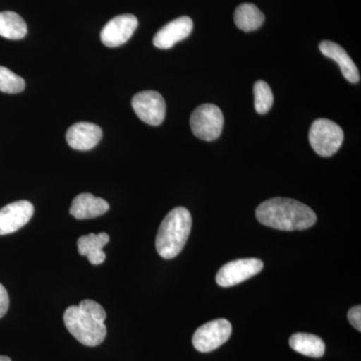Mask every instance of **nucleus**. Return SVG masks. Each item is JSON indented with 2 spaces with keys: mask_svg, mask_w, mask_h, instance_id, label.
<instances>
[{
  "mask_svg": "<svg viewBox=\"0 0 361 361\" xmlns=\"http://www.w3.org/2000/svg\"><path fill=\"white\" fill-rule=\"evenodd\" d=\"M264 20V14L254 4H243L235 11V25L243 32H250L258 30Z\"/></svg>",
  "mask_w": 361,
  "mask_h": 361,
  "instance_id": "obj_17",
  "label": "nucleus"
},
{
  "mask_svg": "<svg viewBox=\"0 0 361 361\" xmlns=\"http://www.w3.org/2000/svg\"><path fill=\"white\" fill-rule=\"evenodd\" d=\"M25 89V82L20 75L8 68L0 66V92L6 94H20Z\"/></svg>",
  "mask_w": 361,
  "mask_h": 361,
  "instance_id": "obj_20",
  "label": "nucleus"
},
{
  "mask_svg": "<svg viewBox=\"0 0 361 361\" xmlns=\"http://www.w3.org/2000/svg\"><path fill=\"white\" fill-rule=\"evenodd\" d=\"M261 224L283 231H301L312 227L317 217L312 209L293 199L273 198L256 209Z\"/></svg>",
  "mask_w": 361,
  "mask_h": 361,
  "instance_id": "obj_1",
  "label": "nucleus"
},
{
  "mask_svg": "<svg viewBox=\"0 0 361 361\" xmlns=\"http://www.w3.org/2000/svg\"><path fill=\"white\" fill-rule=\"evenodd\" d=\"M63 322L71 336L85 346L99 345L106 338L104 322L78 305H71L66 310Z\"/></svg>",
  "mask_w": 361,
  "mask_h": 361,
  "instance_id": "obj_3",
  "label": "nucleus"
},
{
  "mask_svg": "<svg viewBox=\"0 0 361 361\" xmlns=\"http://www.w3.org/2000/svg\"><path fill=\"white\" fill-rule=\"evenodd\" d=\"M348 322L350 324L357 329L358 331L361 330V307L360 305L353 306L351 310H349L348 313Z\"/></svg>",
  "mask_w": 361,
  "mask_h": 361,
  "instance_id": "obj_21",
  "label": "nucleus"
},
{
  "mask_svg": "<svg viewBox=\"0 0 361 361\" xmlns=\"http://www.w3.org/2000/svg\"><path fill=\"white\" fill-rule=\"evenodd\" d=\"M108 202L89 193L80 194L73 199L70 213L78 220L92 219L108 212Z\"/></svg>",
  "mask_w": 361,
  "mask_h": 361,
  "instance_id": "obj_14",
  "label": "nucleus"
},
{
  "mask_svg": "<svg viewBox=\"0 0 361 361\" xmlns=\"http://www.w3.org/2000/svg\"><path fill=\"white\" fill-rule=\"evenodd\" d=\"M35 208L30 202H13L0 209V236L18 231L32 219Z\"/></svg>",
  "mask_w": 361,
  "mask_h": 361,
  "instance_id": "obj_10",
  "label": "nucleus"
},
{
  "mask_svg": "<svg viewBox=\"0 0 361 361\" xmlns=\"http://www.w3.org/2000/svg\"><path fill=\"white\" fill-rule=\"evenodd\" d=\"M137 25H139V21L133 14L116 16L102 30V42L108 47H120L132 37Z\"/></svg>",
  "mask_w": 361,
  "mask_h": 361,
  "instance_id": "obj_9",
  "label": "nucleus"
},
{
  "mask_svg": "<svg viewBox=\"0 0 361 361\" xmlns=\"http://www.w3.org/2000/svg\"><path fill=\"white\" fill-rule=\"evenodd\" d=\"M290 348L296 353L310 357L319 358L324 355L325 343L319 336L310 334H295L289 341Z\"/></svg>",
  "mask_w": 361,
  "mask_h": 361,
  "instance_id": "obj_16",
  "label": "nucleus"
},
{
  "mask_svg": "<svg viewBox=\"0 0 361 361\" xmlns=\"http://www.w3.org/2000/svg\"><path fill=\"white\" fill-rule=\"evenodd\" d=\"M232 325L228 320L216 319L202 325L193 336V345L200 353H211L229 341Z\"/></svg>",
  "mask_w": 361,
  "mask_h": 361,
  "instance_id": "obj_6",
  "label": "nucleus"
},
{
  "mask_svg": "<svg viewBox=\"0 0 361 361\" xmlns=\"http://www.w3.org/2000/svg\"><path fill=\"white\" fill-rule=\"evenodd\" d=\"M193 26V20L189 16L176 18L157 32L153 40L154 45L158 49H171L177 42L187 39L191 35Z\"/></svg>",
  "mask_w": 361,
  "mask_h": 361,
  "instance_id": "obj_11",
  "label": "nucleus"
},
{
  "mask_svg": "<svg viewBox=\"0 0 361 361\" xmlns=\"http://www.w3.org/2000/svg\"><path fill=\"white\" fill-rule=\"evenodd\" d=\"M264 267L257 258L239 259L221 267L216 276V282L221 287H232L255 276Z\"/></svg>",
  "mask_w": 361,
  "mask_h": 361,
  "instance_id": "obj_7",
  "label": "nucleus"
},
{
  "mask_svg": "<svg viewBox=\"0 0 361 361\" xmlns=\"http://www.w3.org/2000/svg\"><path fill=\"white\" fill-rule=\"evenodd\" d=\"M132 106L140 120L148 125L159 126L165 120V99L155 90H145L135 94Z\"/></svg>",
  "mask_w": 361,
  "mask_h": 361,
  "instance_id": "obj_8",
  "label": "nucleus"
},
{
  "mask_svg": "<svg viewBox=\"0 0 361 361\" xmlns=\"http://www.w3.org/2000/svg\"><path fill=\"white\" fill-rule=\"evenodd\" d=\"M190 125L197 137L211 142L220 137L224 125V116L222 111L215 104H204L193 111Z\"/></svg>",
  "mask_w": 361,
  "mask_h": 361,
  "instance_id": "obj_5",
  "label": "nucleus"
},
{
  "mask_svg": "<svg viewBox=\"0 0 361 361\" xmlns=\"http://www.w3.org/2000/svg\"><path fill=\"white\" fill-rule=\"evenodd\" d=\"M343 130L336 123L327 118H318L311 126L310 142L317 155H334L343 142Z\"/></svg>",
  "mask_w": 361,
  "mask_h": 361,
  "instance_id": "obj_4",
  "label": "nucleus"
},
{
  "mask_svg": "<svg viewBox=\"0 0 361 361\" xmlns=\"http://www.w3.org/2000/svg\"><path fill=\"white\" fill-rule=\"evenodd\" d=\"M192 228L191 213L184 207H177L163 220L156 237L159 255L173 259L184 249Z\"/></svg>",
  "mask_w": 361,
  "mask_h": 361,
  "instance_id": "obj_2",
  "label": "nucleus"
},
{
  "mask_svg": "<svg viewBox=\"0 0 361 361\" xmlns=\"http://www.w3.org/2000/svg\"><path fill=\"white\" fill-rule=\"evenodd\" d=\"M274 97L271 87L267 82L258 80L254 85V106L260 115H264L272 108Z\"/></svg>",
  "mask_w": 361,
  "mask_h": 361,
  "instance_id": "obj_19",
  "label": "nucleus"
},
{
  "mask_svg": "<svg viewBox=\"0 0 361 361\" xmlns=\"http://www.w3.org/2000/svg\"><path fill=\"white\" fill-rule=\"evenodd\" d=\"M9 307V297L4 285L0 283V318L6 314Z\"/></svg>",
  "mask_w": 361,
  "mask_h": 361,
  "instance_id": "obj_22",
  "label": "nucleus"
},
{
  "mask_svg": "<svg viewBox=\"0 0 361 361\" xmlns=\"http://www.w3.org/2000/svg\"><path fill=\"white\" fill-rule=\"evenodd\" d=\"M319 49L323 56L336 61L337 65L341 68L342 75L349 82H353V84L360 82V75L357 66L353 63V59L343 47L336 42L324 40V42H320Z\"/></svg>",
  "mask_w": 361,
  "mask_h": 361,
  "instance_id": "obj_13",
  "label": "nucleus"
},
{
  "mask_svg": "<svg viewBox=\"0 0 361 361\" xmlns=\"http://www.w3.org/2000/svg\"><path fill=\"white\" fill-rule=\"evenodd\" d=\"M110 241V237L106 233L90 234L82 236L78 240V253L87 256L92 265H99L106 260V253L103 251L104 246Z\"/></svg>",
  "mask_w": 361,
  "mask_h": 361,
  "instance_id": "obj_15",
  "label": "nucleus"
},
{
  "mask_svg": "<svg viewBox=\"0 0 361 361\" xmlns=\"http://www.w3.org/2000/svg\"><path fill=\"white\" fill-rule=\"evenodd\" d=\"M27 35V25L20 14L13 11L0 13V37L7 39H21Z\"/></svg>",
  "mask_w": 361,
  "mask_h": 361,
  "instance_id": "obj_18",
  "label": "nucleus"
},
{
  "mask_svg": "<svg viewBox=\"0 0 361 361\" xmlns=\"http://www.w3.org/2000/svg\"><path fill=\"white\" fill-rule=\"evenodd\" d=\"M0 361H11V360L7 356L0 355Z\"/></svg>",
  "mask_w": 361,
  "mask_h": 361,
  "instance_id": "obj_23",
  "label": "nucleus"
},
{
  "mask_svg": "<svg viewBox=\"0 0 361 361\" xmlns=\"http://www.w3.org/2000/svg\"><path fill=\"white\" fill-rule=\"evenodd\" d=\"M103 130L92 123L82 122L71 126L66 133V141L71 148L78 151H89L99 144Z\"/></svg>",
  "mask_w": 361,
  "mask_h": 361,
  "instance_id": "obj_12",
  "label": "nucleus"
}]
</instances>
